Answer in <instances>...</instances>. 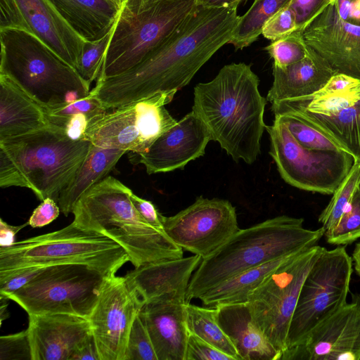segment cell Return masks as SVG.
I'll list each match as a JSON object with an SVG mask.
<instances>
[{
  "mask_svg": "<svg viewBox=\"0 0 360 360\" xmlns=\"http://www.w3.org/2000/svg\"><path fill=\"white\" fill-rule=\"evenodd\" d=\"M303 36L338 72L360 79V26L343 21L333 4L306 26Z\"/></svg>",
  "mask_w": 360,
  "mask_h": 360,
  "instance_id": "obj_20",
  "label": "cell"
},
{
  "mask_svg": "<svg viewBox=\"0 0 360 360\" xmlns=\"http://www.w3.org/2000/svg\"><path fill=\"white\" fill-rule=\"evenodd\" d=\"M130 199L139 214L148 224L158 230L164 231L162 224L164 216L151 201L143 199L133 192L130 194Z\"/></svg>",
  "mask_w": 360,
  "mask_h": 360,
  "instance_id": "obj_45",
  "label": "cell"
},
{
  "mask_svg": "<svg viewBox=\"0 0 360 360\" xmlns=\"http://www.w3.org/2000/svg\"><path fill=\"white\" fill-rule=\"evenodd\" d=\"M60 212L58 202L51 198H46L32 212L28 224L33 228L43 227L54 221Z\"/></svg>",
  "mask_w": 360,
  "mask_h": 360,
  "instance_id": "obj_44",
  "label": "cell"
},
{
  "mask_svg": "<svg viewBox=\"0 0 360 360\" xmlns=\"http://www.w3.org/2000/svg\"><path fill=\"white\" fill-rule=\"evenodd\" d=\"M32 360H70L91 333L88 319L66 314L29 315Z\"/></svg>",
  "mask_w": 360,
  "mask_h": 360,
  "instance_id": "obj_22",
  "label": "cell"
},
{
  "mask_svg": "<svg viewBox=\"0 0 360 360\" xmlns=\"http://www.w3.org/2000/svg\"><path fill=\"white\" fill-rule=\"evenodd\" d=\"M259 79L250 65H224L208 82L194 88L192 111L204 122L212 140L236 162L252 164L261 153L266 125V100L259 91Z\"/></svg>",
  "mask_w": 360,
  "mask_h": 360,
  "instance_id": "obj_2",
  "label": "cell"
},
{
  "mask_svg": "<svg viewBox=\"0 0 360 360\" xmlns=\"http://www.w3.org/2000/svg\"><path fill=\"white\" fill-rule=\"evenodd\" d=\"M202 259L193 255L153 262L135 267L125 278L143 304L169 293L186 296L193 272Z\"/></svg>",
  "mask_w": 360,
  "mask_h": 360,
  "instance_id": "obj_23",
  "label": "cell"
},
{
  "mask_svg": "<svg viewBox=\"0 0 360 360\" xmlns=\"http://www.w3.org/2000/svg\"><path fill=\"white\" fill-rule=\"evenodd\" d=\"M125 360H158L149 333L139 314L128 338Z\"/></svg>",
  "mask_w": 360,
  "mask_h": 360,
  "instance_id": "obj_37",
  "label": "cell"
},
{
  "mask_svg": "<svg viewBox=\"0 0 360 360\" xmlns=\"http://www.w3.org/2000/svg\"><path fill=\"white\" fill-rule=\"evenodd\" d=\"M274 59V65L285 68L306 58L311 47L306 42L303 32L296 30L264 48Z\"/></svg>",
  "mask_w": 360,
  "mask_h": 360,
  "instance_id": "obj_34",
  "label": "cell"
},
{
  "mask_svg": "<svg viewBox=\"0 0 360 360\" xmlns=\"http://www.w3.org/2000/svg\"><path fill=\"white\" fill-rule=\"evenodd\" d=\"M84 40L93 41L113 27L120 8L110 0H49Z\"/></svg>",
  "mask_w": 360,
  "mask_h": 360,
  "instance_id": "obj_27",
  "label": "cell"
},
{
  "mask_svg": "<svg viewBox=\"0 0 360 360\" xmlns=\"http://www.w3.org/2000/svg\"><path fill=\"white\" fill-rule=\"evenodd\" d=\"M174 95L159 93L107 110L90 121L84 139L99 147L145 152L177 122L165 108Z\"/></svg>",
  "mask_w": 360,
  "mask_h": 360,
  "instance_id": "obj_13",
  "label": "cell"
},
{
  "mask_svg": "<svg viewBox=\"0 0 360 360\" xmlns=\"http://www.w3.org/2000/svg\"><path fill=\"white\" fill-rule=\"evenodd\" d=\"M333 4L343 21L360 26V0H336Z\"/></svg>",
  "mask_w": 360,
  "mask_h": 360,
  "instance_id": "obj_47",
  "label": "cell"
},
{
  "mask_svg": "<svg viewBox=\"0 0 360 360\" xmlns=\"http://www.w3.org/2000/svg\"><path fill=\"white\" fill-rule=\"evenodd\" d=\"M131 193L120 181L108 176L79 198L72 212L73 221L115 240L135 267L182 257L184 250L139 214L131 201Z\"/></svg>",
  "mask_w": 360,
  "mask_h": 360,
  "instance_id": "obj_5",
  "label": "cell"
},
{
  "mask_svg": "<svg viewBox=\"0 0 360 360\" xmlns=\"http://www.w3.org/2000/svg\"><path fill=\"white\" fill-rule=\"evenodd\" d=\"M8 300L4 297L0 296V316H1V323L2 321L8 317V312L7 311Z\"/></svg>",
  "mask_w": 360,
  "mask_h": 360,
  "instance_id": "obj_52",
  "label": "cell"
},
{
  "mask_svg": "<svg viewBox=\"0 0 360 360\" xmlns=\"http://www.w3.org/2000/svg\"><path fill=\"white\" fill-rule=\"evenodd\" d=\"M127 262V252L115 240L74 221L60 230L0 246V274L30 266L82 263L108 277Z\"/></svg>",
  "mask_w": 360,
  "mask_h": 360,
  "instance_id": "obj_8",
  "label": "cell"
},
{
  "mask_svg": "<svg viewBox=\"0 0 360 360\" xmlns=\"http://www.w3.org/2000/svg\"><path fill=\"white\" fill-rule=\"evenodd\" d=\"M28 224L12 226L0 219V246H10L15 243L16 234Z\"/></svg>",
  "mask_w": 360,
  "mask_h": 360,
  "instance_id": "obj_49",
  "label": "cell"
},
{
  "mask_svg": "<svg viewBox=\"0 0 360 360\" xmlns=\"http://www.w3.org/2000/svg\"><path fill=\"white\" fill-rule=\"evenodd\" d=\"M324 236L328 243L335 245L351 244L360 238V185L338 223Z\"/></svg>",
  "mask_w": 360,
  "mask_h": 360,
  "instance_id": "obj_35",
  "label": "cell"
},
{
  "mask_svg": "<svg viewBox=\"0 0 360 360\" xmlns=\"http://www.w3.org/2000/svg\"><path fill=\"white\" fill-rule=\"evenodd\" d=\"M296 30L295 15L288 5L278 11L266 22L262 34L265 38L274 41Z\"/></svg>",
  "mask_w": 360,
  "mask_h": 360,
  "instance_id": "obj_40",
  "label": "cell"
},
{
  "mask_svg": "<svg viewBox=\"0 0 360 360\" xmlns=\"http://www.w3.org/2000/svg\"><path fill=\"white\" fill-rule=\"evenodd\" d=\"M311 47V46H310ZM338 73L311 47L308 56L285 68L273 65L274 81L268 91L271 103L311 95Z\"/></svg>",
  "mask_w": 360,
  "mask_h": 360,
  "instance_id": "obj_25",
  "label": "cell"
},
{
  "mask_svg": "<svg viewBox=\"0 0 360 360\" xmlns=\"http://www.w3.org/2000/svg\"><path fill=\"white\" fill-rule=\"evenodd\" d=\"M352 258L354 266V270L360 278V242L355 245Z\"/></svg>",
  "mask_w": 360,
  "mask_h": 360,
  "instance_id": "obj_51",
  "label": "cell"
},
{
  "mask_svg": "<svg viewBox=\"0 0 360 360\" xmlns=\"http://www.w3.org/2000/svg\"><path fill=\"white\" fill-rule=\"evenodd\" d=\"M240 16L237 8L195 6L174 31L127 71L98 79L90 94L106 110L159 93L176 94L224 45Z\"/></svg>",
  "mask_w": 360,
  "mask_h": 360,
  "instance_id": "obj_1",
  "label": "cell"
},
{
  "mask_svg": "<svg viewBox=\"0 0 360 360\" xmlns=\"http://www.w3.org/2000/svg\"><path fill=\"white\" fill-rule=\"evenodd\" d=\"M324 249L317 244L289 257L248 297L255 321L281 356L304 280Z\"/></svg>",
  "mask_w": 360,
  "mask_h": 360,
  "instance_id": "obj_12",
  "label": "cell"
},
{
  "mask_svg": "<svg viewBox=\"0 0 360 360\" xmlns=\"http://www.w3.org/2000/svg\"><path fill=\"white\" fill-rule=\"evenodd\" d=\"M243 0H195L197 6L211 8H237Z\"/></svg>",
  "mask_w": 360,
  "mask_h": 360,
  "instance_id": "obj_50",
  "label": "cell"
},
{
  "mask_svg": "<svg viewBox=\"0 0 360 360\" xmlns=\"http://www.w3.org/2000/svg\"><path fill=\"white\" fill-rule=\"evenodd\" d=\"M106 111L101 103L89 93L84 98L59 108L44 110V112L49 122L55 125L58 122L77 114H86L92 120Z\"/></svg>",
  "mask_w": 360,
  "mask_h": 360,
  "instance_id": "obj_38",
  "label": "cell"
},
{
  "mask_svg": "<svg viewBox=\"0 0 360 360\" xmlns=\"http://www.w3.org/2000/svg\"><path fill=\"white\" fill-rule=\"evenodd\" d=\"M290 256L279 258L243 271L214 286L200 296L198 299L206 307L248 302V297L254 290L277 266Z\"/></svg>",
  "mask_w": 360,
  "mask_h": 360,
  "instance_id": "obj_29",
  "label": "cell"
},
{
  "mask_svg": "<svg viewBox=\"0 0 360 360\" xmlns=\"http://www.w3.org/2000/svg\"><path fill=\"white\" fill-rule=\"evenodd\" d=\"M186 360H234L194 334L188 333Z\"/></svg>",
  "mask_w": 360,
  "mask_h": 360,
  "instance_id": "obj_42",
  "label": "cell"
},
{
  "mask_svg": "<svg viewBox=\"0 0 360 360\" xmlns=\"http://www.w3.org/2000/svg\"><path fill=\"white\" fill-rule=\"evenodd\" d=\"M186 323L188 333L239 360L238 353L217 319L215 307H198L186 303Z\"/></svg>",
  "mask_w": 360,
  "mask_h": 360,
  "instance_id": "obj_30",
  "label": "cell"
},
{
  "mask_svg": "<svg viewBox=\"0 0 360 360\" xmlns=\"http://www.w3.org/2000/svg\"><path fill=\"white\" fill-rule=\"evenodd\" d=\"M0 360H32L27 330L0 337Z\"/></svg>",
  "mask_w": 360,
  "mask_h": 360,
  "instance_id": "obj_39",
  "label": "cell"
},
{
  "mask_svg": "<svg viewBox=\"0 0 360 360\" xmlns=\"http://www.w3.org/2000/svg\"><path fill=\"white\" fill-rule=\"evenodd\" d=\"M112 30L113 27L105 36L98 40L84 41L77 70L91 84L99 76Z\"/></svg>",
  "mask_w": 360,
  "mask_h": 360,
  "instance_id": "obj_36",
  "label": "cell"
},
{
  "mask_svg": "<svg viewBox=\"0 0 360 360\" xmlns=\"http://www.w3.org/2000/svg\"><path fill=\"white\" fill-rule=\"evenodd\" d=\"M266 130L270 136L269 153L281 178L297 188L333 194L356 161L345 151L313 150L302 146L285 124L277 119L274 118Z\"/></svg>",
  "mask_w": 360,
  "mask_h": 360,
  "instance_id": "obj_14",
  "label": "cell"
},
{
  "mask_svg": "<svg viewBox=\"0 0 360 360\" xmlns=\"http://www.w3.org/2000/svg\"><path fill=\"white\" fill-rule=\"evenodd\" d=\"M330 1L331 4H335L336 1V0H330Z\"/></svg>",
  "mask_w": 360,
  "mask_h": 360,
  "instance_id": "obj_54",
  "label": "cell"
},
{
  "mask_svg": "<svg viewBox=\"0 0 360 360\" xmlns=\"http://www.w3.org/2000/svg\"><path fill=\"white\" fill-rule=\"evenodd\" d=\"M195 6V0H124L97 79L122 74L139 64Z\"/></svg>",
  "mask_w": 360,
  "mask_h": 360,
  "instance_id": "obj_7",
  "label": "cell"
},
{
  "mask_svg": "<svg viewBox=\"0 0 360 360\" xmlns=\"http://www.w3.org/2000/svg\"><path fill=\"white\" fill-rule=\"evenodd\" d=\"M330 3V0H292L289 7L295 15L297 30L303 32L306 26Z\"/></svg>",
  "mask_w": 360,
  "mask_h": 360,
  "instance_id": "obj_43",
  "label": "cell"
},
{
  "mask_svg": "<svg viewBox=\"0 0 360 360\" xmlns=\"http://www.w3.org/2000/svg\"><path fill=\"white\" fill-rule=\"evenodd\" d=\"M302 218L280 215L239 229L213 254L202 259L189 282L186 302L198 299L227 278L318 244L324 236L303 226Z\"/></svg>",
  "mask_w": 360,
  "mask_h": 360,
  "instance_id": "obj_3",
  "label": "cell"
},
{
  "mask_svg": "<svg viewBox=\"0 0 360 360\" xmlns=\"http://www.w3.org/2000/svg\"><path fill=\"white\" fill-rule=\"evenodd\" d=\"M101 360L92 333L77 347L70 360Z\"/></svg>",
  "mask_w": 360,
  "mask_h": 360,
  "instance_id": "obj_48",
  "label": "cell"
},
{
  "mask_svg": "<svg viewBox=\"0 0 360 360\" xmlns=\"http://www.w3.org/2000/svg\"><path fill=\"white\" fill-rule=\"evenodd\" d=\"M168 237L184 250L205 259L240 229L235 207L226 200L200 196L188 207L162 219Z\"/></svg>",
  "mask_w": 360,
  "mask_h": 360,
  "instance_id": "obj_15",
  "label": "cell"
},
{
  "mask_svg": "<svg viewBox=\"0 0 360 360\" xmlns=\"http://www.w3.org/2000/svg\"><path fill=\"white\" fill-rule=\"evenodd\" d=\"M26 30L77 70L85 40L49 0H0V30Z\"/></svg>",
  "mask_w": 360,
  "mask_h": 360,
  "instance_id": "obj_17",
  "label": "cell"
},
{
  "mask_svg": "<svg viewBox=\"0 0 360 360\" xmlns=\"http://www.w3.org/2000/svg\"><path fill=\"white\" fill-rule=\"evenodd\" d=\"M127 151L91 145L86 158L58 200L60 212L68 216L83 193L107 176Z\"/></svg>",
  "mask_w": 360,
  "mask_h": 360,
  "instance_id": "obj_28",
  "label": "cell"
},
{
  "mask_svg": "<svg viewBox=\"0 0 360 360\" xmlns=\"http://www.w3.org/2000/svg\"><path fill=\"white\" fill-rule=\"evenodd\" d=\"M212 140L202 120L192 110L161 134L143 153H132L131 163L144 165L148 174L183 169L189 162L205 154Z\"/></svg>",
  "mask_w": 360,
  "mask_h": 360,
  "instance_id": "obj_19",
  "label": "cell"
},
{
  "mask_svg": "<svg viewBox=\"0 0 360 360\" xmlns=\"http://www.w3.org/2000/svg\"><path fill=\"white\" fill-rule=\"evenodd\" d=\"M215 308L217 321L233 345L239 360H280L281 354L255 321L248 302Z\"/></svg>",
  "mask_w": 360,
  "mask_h": 360,
  "instance_id": "obj_24",
  "label": "cell"
},
{
  "mask_svg": "<svg viewBox=\"0 0 360 360\" xmlns=\"http://www.w3.org/2000/svg\"><path fill=\"white\" fill-rule=\"evenodd\" d=\"M274 117L285 124L295 140L305 148L319 150L345 151L328 135L293 114L279 113L274 115Z\"/></svg>",
  "mask_w": 360,
  "mask_h": 360,
  "instance_id": "obj_33",
  "label": "cell"
},
{
  "mask_svg": "<svg viewBox=\"0 0 360 360\" xmlns=\"http://www.w3.org/2000/svg\"><path fill=\"white\" fill-rule=\"evenodd\" d=\"M280 360H360V295L315 326Z\"/></svg>",
  "mask_w": 360,
  "mask_h": 360,
  "instance_id": "obj_18",
  "label": "cell"
},
{
  "mask_svg": "<svg viewBox=\"0 0 360 360\" xmlns=\"http://www.w3.org/2000/svg\"><path fill=\"white\" fill-rule=\"evenodd\" d=\"M352 266V258L345 246L323 250L302 283L285 349L299 344L315 326L347 303Z\"/></svg>",
  "mask_w": 360,
  "mask_h": 360,
  "instance_id": "obj_11",
  "label": "cell"
},
{
  "mask_svg": "<svg viewBox=\"0 0 360 360\" xmlns=\"http://www.w3.org/2000/svg\"><path fill=\"white\" fill-rule=\"evenodd\" d=\"M186 303L185 295L169 293L145 303L139 311L158 360H186Z\"/></svg>",
  "mask_w": 360,
  "mask_h": 360,
  "instance_id": "obj_21",
  "label": "cell"
},
{
  "mask_svg": "<svg viewBox=\"0 0 360 360\" xmlns=\"http://www.w3.org/2000/svg\"><path fill=\"white\" fill-rule=\"evenodd\" d=\"M107 277L86 264L49 265L7 299L19 304L28 316L66 314L89 319Z\"/></svg>",
  "mask_w": 360,
  "mask_h": 360,
  "instance_id": "obj_9",
  "label": "cell"
},
{
  "mask_svg": "<svg viewBox=\"0 0 360 360\" xmlns=\"http://www.w3.org/2000/svg\"><path fill=\"white\" fill-rule=\"evenodd\" d=\"M92 143L70 139L53 124L0 140V186L30 189L41 200L58 202L86 158Z\"/></svg>",
  "mask_w": 360,
  "mask_h": 360,
  "instance_id": "obj_4",
  "label": "cell"
},
{
  "mask_svg": "<svg viewBox=\"0 0 360 360\" xmlns=\"http://www.w3.org/2000/svg\"><path fill=\"white\" fill-rule=\"evenodd\" d=\"M51 124L44 109L11 79L0 74V140Z\"/></svg>",
  "mask_w": 360,
  "mask_h": 360,
  "instance_id": "obj_26",
  "label": "cell"
},
{
  "mask_svg": "<svg viewBox=\"0 0 360 360\" xmlns=\"http://www.w3.org/2000/svg\"><path fill=\"white\" fill-rule=\"evenodd\" d=\"M0 74L11 79L44 110L87 96L91 83L33 34L0 30Z\"/></svg>",
  "mask_w": 360,
  "mask_h": 360,
  "instance_id": "obj_6",
  "label": "cell"
},
{
  "mask_svg": "<svg viewBox=\"0 0 360 360\" xmlns=\"http://www.w3.org/2000/svg\"><path fill=\"white\" fill-rule=\"evenodd\" d=\"M110 1L115 4L117 6L120 7L124 0H110Z\"/></svg>",
  "mask_w": 360,
  "mask_h": 360,
  "instance_id": "obj_53",
  "label": "cell"
},
{
  "mask_svg": "<svg viewBox=\"0 0 360 360\" xmlns=\"http://www.w3.org/2000/svg\"><path fill=\"white\" fill-rule=\"evenodd\" d=\"M44 266H30L0 274V296L8 295L22 288L35 277Z\"/></svg>",
  "mask_w": 360,
  "mask_h": 360,
  "instance_id": "obj_41",
  "label": "cell"
},
{
  "mask_svg": "<svg viewBox=\"0 0 360 360\" xmlns=\"http://www.w3.org/2000/svg\"><path fill=\"white\" fill-rule=\"evenodd\" d=\"M360 185V160H356L347 175L333 193L328 205L319 217L325 231L332 229L350 204Z\"/></svg>",
  "mask_w": 360,
  "mask_h": 360,
  "instance_id": "obj_32",
  "label": "cell"
},
{
  "mask_svg": "<svg viewBox=\"0 0 360 360\" xmlns=\"http://www.w3.org/2000/svg\"><path fill=\"white\" fill-rule=\"evenodd\" d=\"M143 305L125 276L106 278L89 318L101 360H125L130 330Z\"/></svg>",
  "mask_w": 360,
  "mask_h": 360,
  "instance_id": "obj_16",
  "label": "cell"
},
{
  "mask_svg": "<svg viewBox=\"0 0 360 360\" xmlns=\"http://www.w3.org/2000/svg\"><path fill=\"white\" fill-rule=\"evenodd\" d=\"M271 110L300 117L360 160V79L338 72L317 92L273 102Z\"/></svg>",
  "mask_w": 360,
  "mask_h": 360,
  "instance_id": "obj_10",
  "label": "cell"
},
{
  "mask_svg": "<svg viewBox=\"0 0 360 360\" xmlns=\"http://www.w3.org/2000/svg\"><path fill=\"white\" fill-rule=\"evenodd\" d=\"M91 118L84 113L77 114L64 119L55 124L63 129L65 134L72 140H85L84 135Z\"/></svg>",
  "mask_w": 360,
  "mask_h": 360,
  "instance_id": "obj_46",
  "label": "cell"
},
{
  "mask_svg": "<svg viewBox=\"0 0 360 360\" xmlns=\"http://www.w3.org/2000/svg\"><path fill=\"white\" fill-rule=\"evenodd\" d=\"M292 0H254L245 13L240 16L229 44L236 50L243 49L255 42L262 34L266 22Z\"/></svg>",
  "mask_w": 360,
  "mask_h": 360,
  "instance_id": "obj_31",
  "label": "cell"
}]
</instances>
